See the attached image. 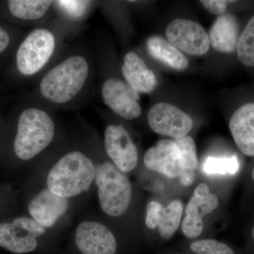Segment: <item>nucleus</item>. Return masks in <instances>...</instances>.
<instances>
[{
  "instance_id": "nucleus-30",
  "label": "nucleus",
  "mask_w": 254,
  "mask_h": 254,
  "mask_svg": "<svg viewBox=\"0 0 254 254\" xmlns=\"http://www.w3.org/2000/svg\"><path fill=\"white\" fill-rule=\"evenodd\" d=\"M252 178H253L254 181V168L253 169V170H252Z\"/></svg>"
},
{
  "instance_id": "nucleus-13",
  "label": "nucleus",
  "mask_w": 254,
  "mask_h": 254,
  "mask_svg": "<svg viewBox=\"0 0 254 254\" xmlns=\"http://www.w3.org/2000/svg\"><path fill=\"white\" fill-rule=\"evenodd\" d=\"M183 212L180 200H173L166 207L157 201H150L146 208L145 224L151 230L158 227L160 236L165 240L172 238L178 230Z\"/></svg>"
},
{
  "instance_id": "nucleus-24",
  "label": "nucleus",
  "mask_w": 254,
  "mask_h": 254,
  "mask_svg": "<svg viewBox=\"0 0 254 254\" xmlns=\"http://www.w3.org/2000/svg\"><path fill=\"white\" fill-rule=\"evenodd\" d=\"M190 248L198 254H235L228 245L213 240L196 241L190 245Z\"/></svg>"
},
{
  "instance_id": "nucleus-26",
  "label": "nucleus",
  "mask_w": 254,
  "mask_h": 254,
  "mask_svg": "<svg viewBox=\"0 0 254 254\" xmlns=\"http://www.w3.org/2000/svg\"><path fill=\"white\" fill-rule=\"evenodd\" d=\"M202 5L213 14L222 15L225 14L227 8L230 5L235 4L236 1H227V0H203L200 1Z\"/></svg>"
},
{
  "instance_id": "nucleus-10",
  "label": "nucleus",
  "mask_w": 254,
  "mask_h": 254,
  "mask_svg": "<svg viewBox=\"0 0 254 254\" xmlns=\"http://www.w3.org/2000/svg\"><path fill=\"white\" fill-rule=\"evenodd\" d=\"M102 95L105 105L122 118L131 120L141 115L138 93L125 82L108 78L102 87Z\"/></svg>"
},
{
  "instance_id": "nucleus-18",
  "label": "nucleus",
  "mask_w": 254,
  "mask_h": 254,
  "mask_svg": "<svg viewBox=\"0 0 254 254\" xmlns=\"http://www.w3.org/2000/svg\"><path fill=\"white\" fill-rule=\"evenodd\" d=\"M146 46L147 50L152 58L169 67L178 71L188 67L187 57L163 37L150 36L147 41Z\"/></svg>"
},
{
  "instance_id": "nucleus-7",
  "label": "nucleus",
  "mask_w": 254,
  "mask_h": 254,
  "mask_svg": "<svg viewBox=\"0 0 254 254\" xmlns=\"http://www.w3.org/2000/svg\"><path fill=\"white\" fill-rule=\"evenodd\" d=\"M148 125L156 133L179 138L187 136L193 126L190 115L175 105L158 103L148 114Z\"/></svg>"
},
{
  "instance_id": "nucleus-12",
  "label": "nucleus",
  "mask_w": 254,
  "mask_h": 254,
  "mask_svg": "<svg viewBox=\"0 0 254 254\" xmlns=\"http://www.w3.org/2000/svg\"><path fill=\"white\" fill-rule=\"evenodd\" d=\"M76 244L83 254H115L117 250L113 234L98 222H81L76 229Z\"/></svg>"
},
{
  "instance_id": "nucleus-31",
  "label": "nucleus",
  "mask_w": 254,
  "mask_h": 254,
  "mask_svg": "<svg viewBox=\"0 0 254 254\" xmlns=\"http://www.w3.org/2000/svg\"><path fill=\"white\" fill-rule=\"evenodd\" d=\"M252 235H253V237H254V229H253V231H252Z\"/></svg>"
},
{
  "instance_id": "nucleus-19",
  "label": "nucleus",
  "mask_w": 254,
  "mask_h": 254,
  "mask_svg": "<svg viewBox=\"0 0 254 254\" xmlns=\"http://www.w3.org/2000/svg\"><path fill=\"white\" fill-rule=\"evenodd\" d=\"M36 237L21 233L12 223H0V247L14 254H26L37 248Z\"/></svg>"
},
{
  "instance_id": "nucleus-28",
  "label": "nucleus",
  "mask_w": 254,
  "mask_h": 254,
  "mask_svg": "<svg viewBox=\"0 0 254 254\" xmlns=\"http://www.w3.org/2000/svg\"><path fill=\"white\" fill-rule=\"evenodd\" d=\"M180 181L184 186H190L192 185L195 180L194 171L191 170H185L182 175L179 177Z\"/></svg>"
},
{
  "instance_id": "nucleus-25",
  "label": "nucleus",
  "mask_w": 254,
  "mask_h": 254,
  "mask_svg": "<svg viewBox=\"0 0 254 254\" xmlns=\"http://www.w3.org/2000/svg\"><path fill=\"white\" fill-rule=\"evenodd\" d=\"M16 228L20 229L27 232L31 236L36 237L41 236L46 233V227L36 221L34 219L26 218V217H19L14 219L11 222Z\"/></svg>"
},
{
  "instance_id": "nucleus-29",
  "label": "nucleus",
  "mask_w": 254,
  "mask_h": 254,
  "mask_svg": "<svg viewBox=\"0 0 254 254\" xmlns=\"http://www.w3.org/2000/svg\"><path fill=\"white\" fill-rule=\"evenodd\" d=\"M10 38L7 32L0 26V53L9 46Z\"/></svg>"
},
{
  "instance_id": "nucleus-21",
  "label": "nucleus",
  "mask_w": 254,
  "mask_h": 254,
  "mask_svg": "<svg viewBox=\"0 0 254 254\" xmlns=\"http://www.w3.org/2000/svg\"><path fill=\"white\" fill-rule=\"evenodd\" d=\"M237 57L243 66L254 68V15L241 31L237 46Z\"/></svg>"
},
{
  "instance_id": "nucleus-4",
  "label": "nucleus",
  "mask_w": 254,
  "mask_h": 254,
  "mask_svg": "<svg viewBox=\"0 0 254 254\" xmlns=\"http://www.w3.org/2000/svg\"><path fill=\"white\" fill-rule=\"evenodd\" d=\"M98 198L107 215L118 217L127 211L131 199V187L126 175L114 164L104 163L95 171Z\"/></svg>"
},
{
  "instance_id": "nucleus-1",
  "label": "nucleus",
  "mask_w": 254,
  "mask_h": 254,
  "mask_svg": "<svg viewBox=\"0 0 254 254\" xmlns=\"http://www.w3.org/2000/svg\"><path fill=\"white\" fill-rule=\"evenodd\" d=\"M94 164L81 152L63 157L50 170L48 188L55 194L68 198L86 191L95 178Z\"/></svg>"
},
{
  "instance_id": "nucleus-14",
  "label": "nucleus",
  "mask_w": 254,
  "mask_h": 254,
  "mask_svg": "<svg viewBox=\"0 0 254 254\" xmlns=\"http://www.w3.org/2000/svg\"><path fill=\"white\" fill-rule=\"evenodd\" d=\"M229 128L243 154L254 156V101L240 105L232 113Z\"/></svg>"
},
{
  "instance_id": "nucleus-23",
  "label": "nucleus",
  "mask_w": 254,
  "mask_h": 254,
  "mask_svg": "<svg viewBox=\"0 0 254 254\" xmlns=\"http://www.w3.org/2000/svg\"><path fill=\"white\" fill-rule=\"evenodd\" d=\"M175 143L178 145L183 160L185 170L194 171L198 166L196 146L191 136H187L176 138Z\"/></svg>"
},
{
  "instance_id": "nucleus-9",
  "label": "nucleus",
  "mask_w": 254,
  "mask_h": 254,
  "mask_svg": "<svg viewBox=\"0 0 254 254\" xmlns=\"http://www.w3.org/2000/svg\"><path fill=\"white\" fill-rule=\"evenodd\" d=\"M218 205L216 195L210 193L206 184H200L187 205L186 217L182 225L184 235L188 238L199 236L203 230V217L211 213Z\"/></svg>"
},
{
  "instance_id": "nucleus-2",
  "label": "nucleus",
  "mask_w": 254,
  "mask_h": 254,
  "mask_svg": "<svg viewBox=\"0 0 254 254\" xmlns=\"http://www.w3.org/2000/svg\"><path fill=\"white\" fill-rule=\"evenodd\" d=\"M89 73V66L83 57H70L50 70L40 85L42 95L58 104L67 103L82 89Z\"/></svg>"
},
{
  "instance_id": "nucleus-17",
  "label": "nucleus",
  "mask_w": 254,
  "mask_h": 254,
  "mask_svg": "<svg viewBox=\"0 0 254 254\" xmlns=\"http://www.w3.org/2000/svg\"><path fill=\"white\" fill-rule=\"evenodd\" d=\"M122 71L128 86L138 93H150L157 86L155 73L136 53L130 52L124 58Z\"/></svg>"
},
{
  "instance_id": "nucleus-6",
  "label": "nucleus",
  "mask_w": 254,
  "mask_h": 254,
  "mask_svg": "<svg viewBox=\"0 0 254 254\" xmlns=\"http://www.w3.org/2000/svg\"><path fill=\"white\" fill-rule=\"evenodd\" d=\"M166 37L174 47L190 55L201 56L208 51L210 43L204 28L190 19L177 18L166 28Z\"/></svg>"
},
{
  "instance_id": "nucleus-22",
  "label": "nucleus",
  "mask_w": 254,
  "mask_h": 254,
  "mask_svg": "<svg viewBox=\"0 0 254 254\" xmlns=\"http://www.w3.org/2000/svg\"><path fill=\"white\" fill-rule=\"evenodd\" d=\"M203 170L208 175H233L240 170V162L235 155L208 157L203 163Z\"/></svg>"
},
{
  "instance_id": "nucleus-5",
  "label": "nucleus",
  "mask_w": 254,
  "mask_h": 254,
  "mask_svg": "<svg viewBox=\"0 0 254 254\" xmlns=\"http://www.w3.org/2000/svg\"><path fill=\"white\" fill-rule=\"evenodd\" d=\"M55 47V36L47 29L34 30L21 43L16 55L18 71L33 75L41 69L51 58Z\"/></svg>"
},
{
  "instance_id": "nucleus-11",
  "label": "nucleus",
  "mask_w": 254,
  "mask_h": 254,
  "mask_svg": "<svg viewBox=\"0 0 254 254\" xmlns=\"http://www.w3.org/2000/svg\"><path fill=\"white\" fill-rule=\"evenodd\" d=\"M145 168L163 174L169 178L179 177L185 170L178 145L171 140H161L145 152Z\"/></svg>"
},
{
  "instance_id": "nucleus-8",
  "label": "nucleus",
  "mask_w": 254,
  "mask_h": 254,
  "mask_svg": "<svg viewBox=\"0 0 254 254\" xmlns=\"http://www.w3.org/2000/svg\"><path fill=\"white\" fill-rule=\"evenodd\" d=\"M105 147L114 165L123 173L137 165L138 150L127 130L120 125H110L105 131Z\"/></svg>"
},
{
  "instance_id": "nucleus-15",
  "label": "nucleus",
  "mask_w": 254,
  "mask_h": 254,
  "mask_svg": "<svg viewBox=\"0 0 254 254\" xmlns=\"http://www.w3.org/2000/svg\"><path fill=\"white\" fill-rule=\"evenodd\" d=\"M68 206L67 198L55 194L47 188L31 200L28 211L34 220L46 228H50L66 213Z\"/></svg>"
},
{
  "instance_id": "nucleus-27",
  "label": "nucleus",
  "mask_w": 254,
  "mask_h": 254,
  "mask_svg": "<svg viewBox=\"0 0 254 254\" xmlns=\"http://www.w3.org/2000/svg\"><path fill=\"white\" fill-rule=\"evenodd\" d=\"M58 3L68 14L78 16L84 12L86 2L81 1H59Z\"/></svg>"
},
{
  "instance_id": "nucleus-20",
  "label": "nucleus",
  "mask_w": 254,
  "mask_h": 254,
  "mask_svg": "<svg viewBox=\"0 0 254 254\" xmlns=\"http://www.w3.org/2000/svg\"><path fill=\"white\" fill-rule=\"evenodd\" d=\"M52 1L46 0H11L9 9L11 14L24 20L41 18L49 9Z\"/></svg>"
},
{
  "instance_id": "nucleus-16",
  "label": "nucleus",
  "mask_w": 254,
  "mask_h": 254,
  "mask_svg": "<svg viewBox=\"0 0 254 254\" xmlns=\"http://www.w3.org/2000/svg\"><path fill=\"white\" fill-rule=\"evenodd\" d=\"M241 31L240 20L236 15L230 13L220 15L209 33L210 45L219 53L237 55V42Z\"/></svg>"
},
{
  "instance_id": "nucleus-3",
  "label": "nucleus",
  "mask_w": 254,
  "mask_h": 254,
  "mask_svg": "<svg viewBox=\"0 0 254 254\" xmlns=\"http://www.w3.org/2000/svg\"><path fill=\"white\" fill-rule=\"evenodd\" d=\"M55 127L48 113L37 108H28L18 119L14 152L18 158L31 160L41 153L53 141Z\"/></svg>"
}]
</instances>
